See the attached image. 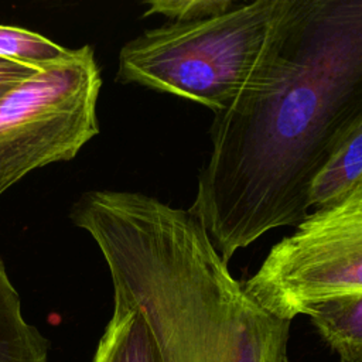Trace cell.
I'll return each instance as SVG.
<instances>
[{
  "label": "cell",
  "instance_id": "obj_3",
  "mask_svg": "<svg viewBox=\"0 0 362 362\" xmlns=\"http://www.w3.org/2000/svg\"><path fill=\"white\" fill-rule=\"evenodd\" d=\"M287 0L238 3L216 17L146 30L119 52L117 81L228 109L259 66Z\"/></svg>",
  "mask_w": 362,
  "mask_h": 362
},
{
  "label": "cell",
  "instance_id": "obj_5",
  "mask_svg": "<svg viewBox=\"0 0 362 362\" xmlns=\"http://www.w3.org/2000/svg\"><path fill=\"white\" fill-rule=\"evenodd\" d=\"M264 308L291 321L315 304L362 293V178L314 209L243 283Z\"/></svg>",
  "mask_w": 362,
  "mask_h": 362
},
{
  "label": "cell",
  "instance_id": "obj_4",
  "mask_svg": "<svg viewBox=\"0 0 362 362\" xmlns=\"http://www.w3.org/2000/svg\"><path fill=\"white\" fill-rule=\"evenodd\" d=\"M100 86L93 49L83 45L0 99V195L33 170L72 160L99 133Z\"/></svg>",
  "mask_w": 362,
  "mask_h": 362
},
{
  "label": "cell",
  "instance_id": "obj_11",
  "mask_svg": "<svg viewBox=\"0 0 362 362\" xmlns=\"http://www.w3.org/2000/svg\"><path fill=\"white\" fill-rule=\"evenodd\" d=\"M144 17L160 14L177 23L199 21L223 14L238 6L230 0H148Z\"/></svg>",
  "mask_w": 362,
  "mask_h": 362
},
{
  "label": "cell",
  "instance_id": "obj_6",
  "mask_svg": "<svg viewBox=\"0 0 362 362\" xmlns=\"http://www.w3.org/2000/svg\"><path fill=\"white\" fill-rule=\"evenodd\" d=\"M92 362H161L150 327L137 307L113 300V314Z\"/></svg>",
  "mask_w": 362,
  "mask_h": 362
},
{
  "label": "cell",
  "instance_id": "obj_8",
  "mask_svg": "<svg viewBox=\"0 0 362 362\" xmlns=\"http://www.w3.org/2000/svg\"><path fill=\"white\" fill-rule=\"evenodd\" d=\"M305 315L339 358L362 351V293L322 301Z\"/></svg>",
  "mask_w": 362,
  "mask_h": 362
},
{
  "label": "cell",
  "instance_id": "obj_12",
  "mask_svg": "<svg viewBox=\"0 0 362 362\" xmlns=\"http://www.w3.org/2000/svg\"><path fill=\"white\" fill-rule=\"evenodd\" d=\"M35 72L33 68L0 58V99Z\"/></svg>",
  "mask_w": 362,
  "mask_h": 362
},
{
  "label": "cell",
  "instance_id": "obj_13",
  "mask_svg": "<svg viewBox=\"0 0 362 362\" xmlns=\"http://www.w3.org/2000/svg\"><path fill=\"white\" fill-rule=\"evenodd\" d=\"M339 362H362V351L348 355V356H342V358H339Z\"/></svg>",
  "mask_w": 362,
  "mask_h": 362
},
{
  "label": "cell",
  "instance_id": "obj_2",
  "mask_svg": "<svg viewBox=\"0 0 362 362\" xmlns=\"http://www.w3.org/2000/svg\"><path fill=\"white\" fill-rule=\"evenodd\" d=\"M71 218L102 252L113 300L144 315L161 362H288L291 321L246 291L188 209L89 191Z\"/></svg>",
  "mask_w": 362,
  "mask_h": 362
},
{
  "label": "cell",
  "instance_id": "obj_10",
  "mask_svg": "<svg viewBox=\"0 0 362 362\" xmlns=\"http://www.w3.org/2000/svg\"><path fill=\"white\" fill-rule=\"evenodd\" d=\"M69 54L71 49L38 33L0 24V58L3 59L41 71L61 62Z\"/></svg>",
  "mask_w": 362,
  "mask_h": 362
},
{
  "label": "cell",
  "instance_id": "obj_9",
  "mask_svg": "<svg viewBox=\"0 0 362 362\" xmlns=\"http://www.w3.org/2000/svg\"><path fill=\"white\" fill-rule=\"evenodd\" d=\"M362 178V122L315 175L310 208L320 209L345 197Z\"/></svg>",
  "mask_w": 362,
  "mask_h": 362
},
{
  "label": "cell",
  "instance_id": "obj_1",
  "mask_svg": "<svg viewBox=\"0 0 362 362\" xmlns=\"http://www.w3.org/2000/svg\"><path fill=\"white\" fill-rule=\"evenodd\" d=\"M362 122V0H287L263 58L215 113L188 209L228 264L310 214L315 175Z\"/></svg>",
  "mask_w": 362,
  "mask_h": 362
},
{
  "label": "cell",
  "instance_id": "obj_7",
  "mask_svg": "<svg viewBox=\"0 0 362 362\" xmlns=\"http://www.w3.org/2000/svg\"><path fill=\"white\" fill-rule=\"evenodd\" d=\"M49 344L25 321L21 300L0 259V362H48Z\"/></svg>",
  "mask_w": 362,
  "mask_h": 362
}]
</instances>
